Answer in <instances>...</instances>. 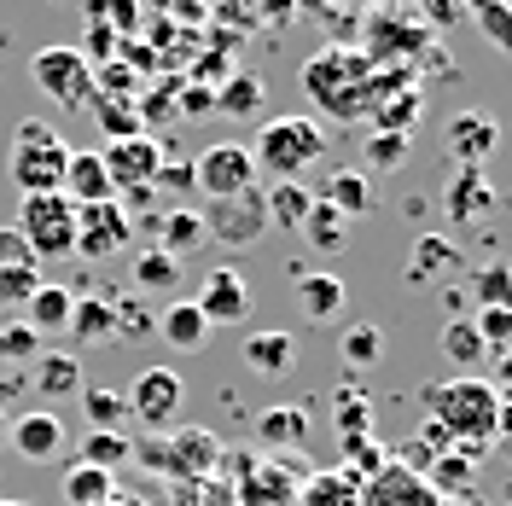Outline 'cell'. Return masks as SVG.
<instances>
[{
  "instance_id": "1",
  "label": "cell",
  "mask_w": 512,
  "mask_h": 506,
  "mask_svg": "<svg viewBox=\"0 0 512 506\" xmlns=\"http://www.w3.org/2000/svg\"><path fill=\"white\" fill-rule=\"evenodd\" d=\"M425 419L443 425V437L466 460H478L483 448L501 437V390L483 379V373H466V379H448V384H425Z\"/></svg>"
},
{
  "instance_id": "2",
  "label": "cell",
  "mask_w": 512,
  "mask_h": 506,
  "mask_svg": "<svg viewBox=\"0 0 512 506\" xmlns=\"http://www.w3.org/2000/svg\"><path fill=\"white\" fill-rule=\"evenodd\" d=\"M303 94H309V105L332 111L338 123H350V117H367V111H373L379 82H373V64H367V53L326 47V53H315V59L303 64Z\"/></svg>"
},
{
  "instance_id": "3",
  "label": "cell",
  "mask_w": 512,
  "mask_h": 506,
  "mask_svg": "<svg viewBox=\"0 0 512 506\" xmlns=\"http://www.w3.org/2000/svg\"><path fill=\"white\" fill-rule=\"evenodd\" d=\"M256 169H268L274 181H303L326 158V128L315 117H268L251 140Z\"/></svg>"
},
{
  "instance_id": "4",
  "label": "cell",
  "mask_w": 512,
  "mask_h": 506,
  "mask_svg": "<svg viewBox=\"0 0 512 506\" xmlns=\"http://www.w3.org/2000/svg\"><path fill=\"white\" fill-rule=\"evenodd\" d=\"M64 169H70V146L59 140V128L47 123V117H30V123L12 128V163H6V175H12V187L24 192V198L59 192Z\"/></svg>"
},
{
  "instance_id": "5",
  "label": "cell",
  "mask_w": 512,
  "mask_h": 506,
  "mask_svg": "<svg viewBox=\"0 0 512 506\" xmlns=\"http://www.w3.org/2000/svg\"><path fill=\"white\" fill-rule=\"evenodd\" d=\"M94 70L99 64L82 53V47H41L30 59V82L41 88L47 105L59 111H88L94 105Z\"/></svg>"
},
{
  "instance_id": "6",
  "label": "cell",
  "mask_w": 512,
  "mask_h": 506,
  "mask_svg": "<svg viewBox=\"0 0 512 506\" xmlns=\"http://www.w3.org/2000/svg\"><path fill=\"white\" fill-rule=\"evenodd\" d=\"M18 239L35 251V262H59L76 256V204L64 192H35L18 204Z\"/></svg>"
},
{
  "instance_id": "7",
  "label": "cell",
  "mask_w": 512,
  "mask_h": 506,
  "mask_svg": "<svg viewBox=\"0 0 512 506\" xmlns=\"http://www.w3.org/2000/svg\"><path fill=\"white\" fill-rule=\"evenodd\" d=\"M204 222V239H216L222 251H251L256 239L268 233V204H262V187L239 192V198H210L198 210Z\"/></svg>"
},
{
  "instance_id": "8",
  "label": "cell",
  "mask_w": 512,
  "mask_h": 506,
  "mask_svg": "<svg viewBox=\"0 0 512 506\" xmlns=\"http://www.w3.org/2000/svg\"><path fill=\"white\" fill-rule=\"evenodd\" d=\"M105 158V175H111V198L123 204V198H152V181H158V163H163V146L152 134H134V140H117V146H105L99 152Z\"/></svg>"
},
{
  "instance_id": "9",
  "label": "cell",
  "mask_w": 512,
  "mask_h": 506,
  "mask_svg": "<svg viewBox=\"0 0 512 506\" xmlns=\"http://www.w3.org/2000/svg\"><path fill=\"white\" fill-rule=\"evenodd\" d=\"M123 402H128V419H140L146 431H169V425L181 419L187 384H181L175 367H146V373L123 390Z\"/></svg>"
},
{
  "instance_id": "10",
  "label": "cell",
  "mask_w": 512,
  "mask_h": 506,
  "mask_svg": "<svg viewBox=\"0 0 512 506\" xmlns=\"http://www.w3.org/2000/svg\"><path fill=\"white\" fill-rule=\"evenodd\" d=\"M192 187L204 192V198H239V192H251V187H256V158H251V146L222 140V146L198 152V158H192Z\"/></svg>"
},
{
  "instance_id": "11",
  "label": "cell",
  "mask_w": 512,
  "mask_h": 506,
  "mask_svg": "<svg viewBox=\"0 0 512 506\" xmlns=\"http://www.w3.org/2000/svg\"><path fill=\"white\" fill-rule=\"evenodd\" d=\"M134 239V222L117 198H99V204H76V256L88 262H105V256L128 251Z\"/></svg>"
},
{
  "instance_id": "12",
  "label": "cell",
  "mask_w": 512,
  "mask_h": 506,
  "mask_svg": "<svg viewBox=\"0 0 512 506\" xmlns=\"http://www.w3.org/2000/svg\"><path fill=\"white\" fill-rule=\"evenodd\" d=\"M443 146L460 169H489L495 146H501V123L489 111H454L443 128Z\"/></svg>"
},
{
  "instance_id": "13",
  "label": "cell",
  "mask_w": 512,
  "mask_h": 506,
  "mask_svg": "<svg viewBox=\"0 0 512 506\" xmlns=\"http://www.w3.org/2000/svg\"><path fill=\"white\" fill-rule=\"evenodd\" d=\"M192 303H198V315L210 320V326H239V320L251 315V285L233 268H210Z\"/></svg>"
},
{
  "instance_id": "14",
  "label": "cell",
  "mask_w": 512,
  "mask_h": 506,
  "mask_svg": "<svg viewBox=\"0 0 512 506\" xmlns=\"http://www.w3.org/2000/svg\"><path fill=\"white\" fill-rule=\"evenodd\" d=\"M6 443L18 448L30 466H41V460H53V454L64 448V419H59V413H47V408L18 413V419H12V431H6Z\"/></svg>"
},
{
  "instance_id": "15",
  "label": "cell",
  "mask_w": 512,
  "mask_h": 506,
  "mask_svg": "<svg viewBox=\"0 0 512 506\" xmlns=\"http://www.w3.org/2000/svg\"><path fill=\"white\" fill-rule=\"evenodd\" d=\"M64 332H70L76 344H111V338H117V303H111V291H94V297L76 291Z\"/></svg>"
},
{
  "instance_id": "16",
  "label": "cell",
  "mask_w": 512,
  "mask_h": 506,
  "mask_svg": "<svg viewBox=\"0 0 512 506\" xmlns=\"http://www.w3.org/2000/svg\"><path fill=\"white\" fill-rule=\"evenodd\" d=\"M158 338L169 349H181V355H198V349L210 344V320L198 315V303H192V297H175V303L158 315Z\"/></svg>"
},
{
  "instance_id": "17",
  "label": "cell",
  "mask_w": 512,
  "mask_h": 506,
  "mask_svg": "<svg viewBox=\"0 0 512 506\" xmlns=\"http://www.w3.org/2000/svg\"><path fill=\"white\" fill-rule=\"evenodd\" d=\"M367 506H437V495H431L425 477H414L402 460H384L379 483L367 489Z\"/></svg>"
},
{
  "instance_id": "18",
  "label": "cell",
  "mask_w": 512,
  "mask_h": 506,
  "mask_svg": "<svg viewBox=\"0 0 512 506\" xmlns=\"http://www.w3.org/2000/svg\"><path fill=\"white\" fill-rule=\"evenodd\" d=\"M448 216L454 222H483L489 216V204H495V187H489V169H460L443 192Z\"/></svg>"
},
{
  "instance_id": "19",
  "label": "cell",
  "mask_w": 512,
  "mask_h": 506,
  "mask_svg": "<svg viewBox=\"0 0 512 506\" xmlns=\"http://www.w3.org/2000/svg\"><path fill=\"white\" fill-rule=\"evenodd\" d=\"M454 268H460V251L448 245L443 233H419L402 274H408V285H431V280H448Z\"/></svg>"
},
{
  "instance_id": "20",
  "label": "cell",
  "mask_w": 512,
  "mask_h": 506,
  "mask_svg": "<svg viewBox=\"0 0 512 506\" xmlns=\"http://www.w3.org/2000/svg\"><path fill=\"white\" fill-rule=\"evenodd\" d=\"M344 222L355 216H367L373 204H379V192H373V175H361V169H338V175H326V192H320Z\"/></svg>"
},
{
  "instance_id": "21",
  "label": "cell",
  "mask_w": 512,
  "mask_h": 506,
  "mask_svg": "<svg viewBox=\"0 0 512 506\" xmlns=\"http://www.w3.org/2000/svg\"><path fill=\"white\" fill-rule=\"evenodd\" d=\"M64 198L70 204H99L111 198V175H105V158L99 152H70V169H64Z\"/></svg>"
},
{
  "instance_id": "22",
  "label": "cell",
  "mask_w": 512,
  "mask_h": 506,
  "mask_svg": "<svg viewBox=\"0 0 512 506\" xmlns=\"http://www.w3.org/2000/svg\"><path fill=\"white\" fill-rule=\"evenodd\" d=\"M94 123L105 128V146H117V140L146 134V111H140V99H128V94H94Z\"/></svg>"
},
{
  "instance_id": "23",
  "label": "cell",
  "mask_w": 512,
  "mask_h": 506,
  "mask_svg": "<svg viewBox=\"0 0 512 506\" xmlns=\"http://www.w3.org/2000/svg\"><path fill=\"white\" fill-rule=\"evenodd\" d=\"M344 280L338 274H297V309H303V320H315V326H326V320L344 309Z\"/></svg>"
},
{
  "instance_id": "24",
  "label": "cell",
  "mask_w": 512,
  "mask_h": 506,
  "mask_svg": "<svg viewBox=\"0 0 512 506\" xmlns=\"http://www.w3.org/2000/svg\"><path fill=\"white\" fill-rule=\"evenodd\" d=\"M291 361H297V338H291V332H251V338H245V367L262 373V379L291 373Z\"/></svg>"
},
{
  "instance_id": "25",
  "label": "cell",
  "mask_w": 512,
  "mask_h": 506,
  "mask_svg": "<svg viewBox=\"0 0 512 506\" xmlns=\"http://www.w3.org/2000/svg\"><path fill=\"white\" fill-rule=\"evenodd\" d=\"M472 466H478V460H466L460 448H443V454H431V460H425V489H431L437 501L472 495Z\"/></svg>"
},
{
  "instance_id": "26",
  "label": "cell",
  "mask_w": 512,
  "mask_h": 506,
  "mask_svg": "<svg viewBox=\"0 0 512 506\" xmlns=\"http://www.w3.org/2000/svg\"><path fill=\"white\" fill-rule=\"evenodd\" d=\"M198 245H204V222H198V210H187V204H169V210L158 216V251L181 262V256H192Z\"/></svg>"
},
{
  "instance_id": "27",
  "label": "cell",
  "mask_w": 512,
  "mask_h": 506,
  "mask_svg": "<svg viewBox=\"0 0 512 506\" xmlns=\"http://www.w3.org/2000/svg\"><path fill=\"white\" fill-rule=\"evenodd\" d=\"M70 303H76V291H70V285L41 280V285H35V297L24 303V320H30L41 338H47V332H64V326H70Z\"/></svg>"
},
{
  "instance_id": "28",
  "label": "cell",
  "mask_w": 512,
  "mask_h": 506,
  "mask_svg": "<svg viewBox=\"0 0 512 506\" xmlns=\"http://www.w3.org/2000/svg\"><path fill=\"white\" fill-rule=\"evenodd\" d=\"M256 437L268 448H297L309 437V408H297V402H280V408H262L256 413Z\"/></svg>"
},
{
  "instance_id": "29",
  "label": "cell",
  "mask_w": 512,
  "mask_h": 506,
  "mask_svg": "<svg viewBox=\"0 0 512 506\" xmlns=\"http://www.w3.org/2000/svg\"><path fill=\"white\" fill-rule=\"evenodd\" d=\"M262 204H268V227L297 233V227H303V216H309V204H315V192L303 187V181H274V187L262 192Z\"/></svg>"
},
{
  "instance_id": "30",
  "label": "cell",
  "mask_w": 512,
  "mask_h": 506,
  "mask_svg": "<svg viewBox=\"0 0 512 506\" xmlns=\"http://www.w3.org/2000/svg\"><path fill=\"white\" fill-rule=\"evenodd\" d=\"M35 390H47V396H76V390H82V355H70V349H41V355H35Z\"/></svg>"
},
{
  "instance_id": "31",
  "label": "cell",
  "mask_w": 512,
  "mask_h": 506,
  "mask_svg": "<svg viewBox=\"0 0 512 506\" xmlns=\"http://www.w3.org/2000/svg\"><path fill=\"white\" fill-rule=\"evenodd\" d=\"M64 501H70V506H105V501H117V477L99 472V466H88V460H76V466L64 472Z\"/></svg>"
},
{
  "instance_id": "32",
  "label": "cell",
  "mask_w": 512,
  "mask_h": 506,
  "mask_svg": "<svg viewBox=\"0 0 512 506\" xmlns=\"http://www.w3.org/2000/svg\"><path fill=\"white\" fill-rule=\"evenodd\" d=\"M303 239H309V251H344L350 245V222L326 204V198H315L309 204V216H303V227H297Z\"/></svg>"
},
{
  "instance_id": "33",
  "label": "cell",
  "mask_w": 512,
  "mask_h": 506,
  "mask_svg": "<svg viewBox=\"0 0 512 506\" xmlns=\"http://www.w3.org/2000/svg\"><path fill=\"white\" fill-rule=\"evenodd\" d=\"M466 297L478 309H512V268L507 262H483L466 274Z\"/></svg>"
},
{
  "instance_id": "34",
  "label": "cell",
  "mask_w": 512,
  "mask_h": 506,
  "mask_svg": "<svg viewBox=\"0 0 512 506\" xmlns=\"http://www.w3.org/2000/svg\"><path fill=\"white\" fill-rule=\"evenodd\" d=\"M262 99H268L262 76H256V70H233V82L216 88V111H222V117H256Z\"/></svg>"
},
{
  "instance_id": "35",
  "label": "cell",
  "mask_w": 512,
  "mask_h": 506,
  "mask_svg": "<svg viewBox=\"0 0 512 506\" xmlns=\"http://www.w3.org/2000/svg\"><path fill=\"white\" fill-rule=\"evenodd\" d=\"M443 355L454 361V367H466V373H478L483 361H489V349H483L478 326H472V320H460V315L443 326Z\"/></svg>"
},
{
  "instance_id": "36",
  "label": "cell",
  "mask_w": 512,
  "mask_h": 506,
  "mask_svg": "<svg viewBox=\"0 0 512 506\" xmlns=\"http://www.w3.org/2000/svg\"><path fill=\"white\" fill-rule=\"evenodd\" d=\"M76 396H82V413H88V431H123L128 402L117 396V390H99V384H82Z\"/></svg>"
},
{
  "instance_id": "37",
  "label": "cell",
  "mask_w": 512,
  "mask_h": 506,
  "mask_svg": "<svg viewBox=\"0 0 512 506\" xmlns=\"http://www.w3.org/2000/svg\"><path fill=\"white\" fill-rule=\"evenodd\" d=\"M134 285H140V291H175V285H181V262L152 245V251L134 256Z\"/></svg>"
},
{
  "instance_id": "38",
  "label": "cell",
  "mask_w": 512,
  "mask_h": 506,
  "mask_svg": "<svg viewBox=\"0 0 512 506\" xmlns=\"http://www.w3.org/2000/svg\"><path fill=\"white\" fill-rule=\"evenodd\" d=\"M402 163H408V134L373 128V134H367V169H361V175H396Z\"/></svg>"
},
{
  "instance_id": "39",
  "label": "cell",
  "mask_w": 512,
  "mask_h": 506,
  "mask_svg": "<svg viewBox=\"0 0 512 506\" xmlns=\"http://www.w3.org/2000/svg\"><path fill=\"white\" fill-rule=\"evenodd\" d=\"M128 454H134V443H128L123 431H88V437H82V460L99 466V472H117Z\"/></svg>"
},
{
  "instance_id": "40",
  "label": "cell",
  "mask_w": 512,
  "mask_h": 506,
  "mask_svg": "<svg viewBox=\"0 0 512 506\" xmlns=\"http://www.w3.org/2000/svg\"><path fill=\"white\" fill-rule=\"evenodd\" d=\"M41 344H47V338L35 332L30 320H6V326H0V361H12V367H30L35 355H41Z\"/></svg>"
},
{
  "instance_id": "41",
  "label": "cell",
  "mask_w": 512,
  "mask_h": 506,
  "mask_svg": "<svg viewBox=\"0 0 512 506\" xmlns=\"http://www.w3.org/2000/svg\"><path fill=\"white\" fill-rule=\"evenodd\" d=\"M303 506H361V483L350 472H332V477H315L303 489Z\"/></svg>"
},
{
  "instance_id": "42",
  "label": "cell",
  "mask_w": 512,
  "mask_h": 506,
  "mask_svg": "<svg viewBox=\"0 0 512 506\" xmlns=\"http://www.w3.org/2000/svg\"><path fill=\"white\" fill-rule=\"evenodd\" d=\"M379 355H384V332L373 326V320H361V326H350L344 332V367H379Z\"/></svg>"
},
{
  "instance_id": "43",
  "label": "cell",
  "mask_w": 512,
  "mask_h": 506,
  "mask_svg": "<svg viewBox=\"0 0 512 506\" xmlns=\"http://www.w3.org/2000/svg\"><path fill=\"white\" fill-rule=\"evenodd\" d=\"M472 18H478V30L489 47L512 53V6L507 0H472Z\"/></svg>"
},
{
  "instance_id": "44",
  "label": "cell",
  "mask_w": 512,
  "mask_h": 506,
  "mask_svg": "<svg viewBox=\"0 0 512 506\" xmlns=\"http://www.w3.org/2000/svg\"><path fill=\"white\" fill-rule=\"evenodd\" d=\"M332 419H338V431H344V437H367V431H373V408H367V396H361L355 384H344V390H338Z\"/></svg>"
},
{
  "instance_id": "45",
  "label": "cell",
  "mask_w": 512,
  "mask_h": 506,
  "mask_svg": "<svg viewBox=\"0 0 512 506\" xmlns=\"http://www.w3.org/2000/svg\"><path fill=\"white\" fill-rule=\"evenodd\" d=\"M472 326H478V338L489 355H501V349L512 344V309H478L472 315Z\"/></svg>"
},
{
  "instance_id": "46",
  "label": "cell",
  "mask_w": 512,
  "mask_h": 506,
  "mask_svg": "<svg viewBox=\"0 0 512 506\" xmlns=\"http://www.w3.org/2000/svg\"><path fill=\"white\" fill-rule=\"evenodd\" d=\"M344 460L355 472H384V448L367 443V437H344Z\"/></svg>"
},
{
  "instance_id": "47",
  "label": "cell",
  "mask_w": 512,
  "mask_h": 506,
  "mask_svg": "<svg viewBox=\"0 0 512 506\" xmlns=\"http://www.w3.org/2000/svg\"><path fill=\"white\" fill-rule=\"evenodd\" d=\"M30 262H35V251L18 239V227H0V274L6 268H30Z\"/></svg>"
},
{
  "instance_id": "48",
  "label": "cell",
  "mask_w": 512,
  "mask_h": 506,
  "mask_svg": "<svg viewBox=\"0 0 512 506\" xmlns=\"http://www.w3.org/2000/svg\"><path fill=\"white\" fill-rule=\"evenodd\" d=\"M489 361H495V379H489V384H495V390H507V384H512V344L501 349V355H489Z\"/></svg>"
},
{
  "instance_id": "49",
  "label": "cell",
  "mask_w": 512,
  "mask_h": 506,
  "mask_svg": "<svg viewBox=\"0 0 512 506\" xmlns=\"http://www.w3.org/2000/svg\"><path fill=\"white\" fill-rule=\"evenodd\" d=\"M501 437H512V384L501 390Z\"/></svg>"
},
{
  "instance_id": "50",
  "label": "cell",
  "mask_w": 512,
  "mask_h": 506,
  "mask_svg": "<svg viewBox=\"0 0 512 506\" xmlns=\"http://www.w3.org/2000/svg\"><path fill=\"white\" fill-rule=\"evenodd\" d=\"M6 431H12V419H6V408H0V443H6Z\"/></svg>"
},
{
  "instance_id": "51",
  "label": "cell",
  "mask_w": 512,
  "mask_h": 506,
  "mask_svg": "<svg viewBox=\"0 0 512 506\" xmlns=\"http://www.w3.org/2000/svg\"><path fill=\"white\" fill-rule=\"evenodd\" d=\"M192 6H222V0H192Z\"/></svg>"
},
{
  "instance_id": "52",
  "label": "cell",
  "mask_w": 512,
  "mask_h": 506,
  "mask_svg": "<svg viewBox=\"0 0 512 506\" xmlns=\"http://www.w3.org/2000/svg\"><path fill=\"white\" fill-rule=\"evenodd\" d=\"M0 506H30V501H0Z\"/></svg>"
},
{
  "instance_id": "53",
  "label": "cell",
  "mask_w": 512,
  "mask_h": 506,
  "mask_svg": "<svg viewBox=\"0 0 512 506\" xmlns=\"http://www.w3.org/2000/svg\"><path fill=\"white\" fill-rule=\"evenodd\" d=\"M466 6H472V0H466Z\"/></svg>"
},
{
  "instance_id": "54",
  "label": "cell",
  "mask_w": 512,
  "mask_h": 506,
  "mask_svg": "<svg viewBox=\"0 0 512 506\" xmlns=\"http://www.w3.org/2000/svg\"><path fill=\"white\" fill-rule=\"evenodd\" d=\"M507 6H512V0H507Z\"/></svg>"
}]
</instances>
